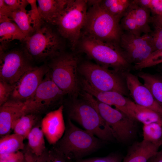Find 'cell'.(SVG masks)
<instances>
[{
	"instance_id": "6da1fadb",
	"label": "cell",
	"mask_w": 162,
	"mask_h": 162,
	"mask_svg": "<svg viewBox=\"0 0 162 162\" xmlns=\"http://www.w3.org/2000/svg\"><path fill=\"white\" fill-rule=\"evenodd\" d=\"M100 0H87L86 17L81 34L119 47L123 31L120 22L100 6Z\"/></svg>"
},
{
	"instance_id": "7a4b0ae2",
	"label": "cell",
	"mask_w": 162,
	"mask_h": 162,
	"mask_svg": "<svg viewBox=\"0 0 162 162\" xmlns=\"http://www.w3.org/2000/svg\"><path fill=\"white\" fill-rule=\"evenodd\" d=\"M101 140L91 133L75 125L68 119L64 133L53 146L69 162L82 159L100 147Z\"/></svg>"
},
{
	"instance_id": "3957f363",
	"label": "cell",
	"mask_w": 162,
	"mask_h": 162,
	"mask_svg": "<svg viewBox=\"0 0 162 162\" xmlns=\"http://www.w3.org/2000/svg\"><path fill=\"white\" fill-rule=\"evenodd\" d=\"M77 46L81 51L95 61L98 64L111 68L122 75L130 71L131 64L118 46L82 34Z\"/></svg>"
},
{
	"instance_id": "277c9868",
	"label": "cell",
	"mask_w": 162,
	"mask_h": 162,
	"mask_svg": "<svg viewBox=\"0 0 162 162\" xmlns=\"http://www.w3.org/2000/svg\"><path fill=\"white\" fill-rule=\"evenodd\" d=\"M58 34L51 25L44 22L24 41V50L29 59L45 60L51 59L62 53L63 44Z\"/></svg>"
},
{
	"instance_id": "5b68a950",
	"label": "cell",
	"mask_w": 162,
	"mask_h": 162,
	"mask_svg": "<svg viewBox=\"0 0 162 162\" xmlns=\"http://www.w3.org/2000/svg\"><path fill=\"white\" fill-rule=\"evenodd\" d=\"M82 95L110 128L115 139L125 143L134 137L136 133V120L117 109L99 101L86 92H83Z\"/></svg>"
},
{
	"instance_id": "8992f818",
	"label": "cell",
	"mask_w": 162,
	"mask_h": 162,
	"mask_svg": "<svg viewBox=\"0 0 162 162\" xmlns=\"http://www.w3.org/2000/svg\"><path fill=\"white\" fill-rule=\"evenodd\" d=\"M87 0H68L55 26L60 35L69 42L72 50L77 47L88 10Z\"/></svg>"
},
{
	"instance_id": "52a82bcc",
	"label": "cell",
	"mask_w": 162,
	"mask_h": 162,
	"mask_svg": "<svg viewBox=\"0 0 162 162\" xmlns=\"http://www.w3.org/2000/svg\"><path fill=\"white\" fill-rule=\"evenodd\" d=\"M78 71L94 88L100 91H114L127 95L128 91L123 75L98 64L85 62Z\"/></svg>"
},
{
	"instance_id": "ba28073f",
	"label": "cell",
	"mask_w": 162,
	"mask_h": 162,
	"mask_svg": "<svg viewBox=\"0 0 162 162\" xmlns=\"http://www.w3.org/2000/svg\"><path fill=\"white\" fill-rule=\"evenodd\" d=\"M78 61L73 53L62 52L51 58L47 66L51 79L65 94L74 96L78 92Z\"/></svg>"
},
{
	"instance_id": "9c48e42d",
	"label": "cell",
	"mask_w": 162,
	"mask_h": 162,
	"mask_svg": "<svg viewBox=\"0 0 162 162\" xmlns=\"http://www.w3.org/2000/svg\"><path fill=\"white\" fill-rule=\"evenodd\" d=\"M68 118L104 141L115 138L112 131L95 108L85 100H75L68 106Z\"/></svg>"
},
{
	"instance_id": "30bf717a",
	"label": "cell",
	"mask_w": 162,
	"mask_h": 162,
	"mask_svg": "<svg viewBox=\"0 0 162 162\" xmlns=\"http://www.w3.org/2000/svg\"><path fill=\"white\" fill-rule=\"evenodd\" d=\"M65 94L52 81L48 71L34 94L25 102L24 114L40 115L49 110Z\"/></svg>"
},
{
	"instance_id": "8fae6325",
	"label": "cell",
	"mask_w": 162,
	"mask_h": 162,
	"mask_svg": "<svg viewBox=\"0 0 162 162\" xmlns=\"http://www.w3.org/2000/svg\"><path fill=\"white\" fill-rule=\"evenodd\" d=\"M31 60L24 50L12 49L0 52V80L14 84L31 68Z\"/></svg>"
},
{
	"instance_id": "7c38bea8",
	"label": "cell",
	"mask_w": 162,
	"mask_h": 162,
	"mask_svg": "<svg viewBox=\"0 0 162 162\" xmlns=\"http://www.w3.org/2000/svg\"><path fill=\"white\" fill-rule=\"evenodd\" d=\"M119 47L128 62L130 64L139 63L146 59L154 51L149 34L137 36L123 32Z\"/></svg>"
},
{
	"instance_id": "4fadbf2b",
	"label": "cell",
	"mask_w": 162,
	"mask_h": 162,
	"mask_svg": "<svg viewBox=\"0 0 162 162\" xmlns=\"http://www.w3.org/2000/svg\"><path fill=\"white\" fill-rule=\"evenodd\" d=\"M48 70L47 66L43 65L26 71L14 84L10 99L25 102L34 94Z\"/></svg>"
},
{
	"instance_id": "5bb4252c",
	"label": "cell",
	"mask_w": 162,
	"mask_h": 162,
	"mask_svg": "<svg viewBox=\"0 0 162 162\" xmlns=\"http://www.w3.org/2000/svg\"><path fill=\"white\" fill-rule=\"evenodd\" d=\"M81 85L83 91L90 94L99 101L124 113L136 121L134 110L136 104L120 93L114 91L102 92L93 88L85 80H82Z\"/></svg>"
},
{
	"instance_id": "9a60e30c",
	"label": "cell",
	"mask_w": 162,
	"mask_h": 162,
	"mask_svg": "<svg viewBox=\"0 0 162 162\" xmlns=\"http://www.w3.org/2000/svg\"><path fill=\"white\" fill-rule=\"evenodd\" d=\"M123 75L128 91L135 103L162 116V107L156 101L149 89L140 82L138 77L129 72L124 73Z\"/></svg>"
},
{
	"instance_id": "2e32d148",
	"label": "cell",
	"mask_w": 162,
	"mask_h": 162,
	"mask_svg": "<svg viewBox=\"0 0 162 162\" xmlns=\"http://www.w3.org/2000/svg\"><path fill=\"white\" fill-rule=\"evenodd\" d=\"M63 109V106L61 105L56 110L47 112L41 121V128L44 136L53 146L62 138L65 131Z\"/></svg>"
},
{
	"instance_id": "e0dca14e",
	"label": "cell",
	"mask_w": 162,
	"mask_h": 162,
	"mask_svg": "<svg viewBox=\"0 0 162 162\" xmlns=\"http://www.w3.org/2000/svg\"><path fill=\"white\" fill-rule=\"evenodd\" d=\"M25 102L11 99L0 106V135L9 134L14 122L24 115Z\"/></svg>"
},
{
	"instance_id": "ac0fdd59",
	"label": "cell",
	"mask_w": 162,
	"mask_h": 162,
	"mask_svg": "<svg viewBox=\"0 0 162 162\" xmlns=\"http://www.w3.org/2000/svg\"><path fill=\"white\" fill-rule=\"evenodd\" d=\"M159 147L143 140L130 148L122 162H148L158 151Z\"/></svg>"
},
{
	"instance_id": "d6986e66",
	"label": "cell",
	"mask_w": 162,
	"mask_h": 162,
	"mask_svg": "<svg viewBox=\"0 0 162 162\" xmlns=\"http://www.w3.org/2000/svg\"><path fill=\"white\" fill-rule=\"evenodd\" d=\"M68 0H38V9L42 20L51 25L55 26L58 18Z\"/></svg>"
},
{
	"instance_id": "ffe728a7",
	"label": "cell",
	"mask_w": 162,
	"mask_h": 162,
	"mask_svg": "<svg viewBox=\"0 0 162 162\" xmlns=\"http://www.w3.org/2000/svg\"><path fill=\"white\" fill-rule=\"evenodd\" d=\"M26 37L13 21L0 24V52L8 48L11 42L17 40L24 42Z\"/></svg>"
},
{
	"instance_id": "44dd1931",
	"label": "cell",
	"mask_w": 162,
	"mask_h": 162,
	"mask_svg": "<svg viewBox=\"0 0 162 162\" xmlns=\"http://www.w3.org/2000/svg\"><path fill=\"white\" fill-rule=\"evenodd\" d=\"M41 120L40 115L24 114L14 122L12 130L14 133L22 136L25 139L32 129L40 123Z\"/></svg>"
},
{
	"instance_id": "7402d4cb",
	"label": "cell",
	"mask_w": 162,
	"mask_h": 162,
	"mask_svg": "<svg viewBox=\"0 0 162 162\" xmlns=\"http://www.w3.org/2000/svg\"><path fill=\"white\" fill-rule=\"evenodd\" d=\"M41 123L34 126L28 135L27 145L31 151L37 156H40L47 148L45 146L44 134L41 128Z\"/></svg>"
},
{
	"instance_id": "603a6c76",
	"label": "cell",
	"mask_w": 162,
	"mask_h": 162,
	"mask_svg": "<svg viewBox=\"0 0 162 162\" xmlns=\"http://www.w3.org/2000/svg\"><path fill=\"white\" fill-rule=\"evenodd\" d=\"M25 139L22 136L14 133L2 136L0 140V155L22 151L25 147Z\"/></svg>"
},
{
	"instance_id": "cb8c5ba5",
	"label": "cell",
	"mask_w": 162,
	"mask_h": 162,
	"mask_svg": "<svg viewBox=\"0 0 162 162\" xmlns=\"http://www.w3.org/2000/svg\"><path fill=\"white\" fill-rule=\"evenodd\" d=\"M144 85L150 90L153 97L162 107V77L145 72L138 74Z\"/></svg>"
},
{
	"instance_id": "d4e9b609",
	"label": "cell",
	"mask_w": 162,
	"mask_h": 162,
	"mask_svg": "<svg viewBox=\"0 0 162 162\" xmlns=\"http://www.w3.org/2000/svg\"><path fill=\"white\" fill-rule=\"evenodd\" d=\"M132 1L130 0H100V4L104 10L120 22Z\"/></svg>"
},
{
	"instance_id": "484cf974",
	"label": "cell",
	"mask_w": 162,
	"mask_h": 162,
	"mask_svg": "<svg viewBox=\"0 0 162 162\" xmlns=\"http://www.w3.org/2000/svg\"><path fill=\"white\" fill-rule=\"evenodd\" d=\"M10 18L18 26L26 38L34 32L28 11L26 8L12 12Z\"/></svg>"
},
{
	"instance_id": "4316f807",
	"label": "cell",
	"mask_w": 162,
	"mask_h": 162,
	"mask_svg": "<svg viewBox=\"0 0 162 162\" xmlns=\"http://www.w3.org/2000/svg\"><path fill=\"white\" fill-rule=\"evenodd\" d=\"M143 135V140L160 147L162 145V124L156 122L144 124Z\"/></svg>"
},
{
	"instance_id": "83f0119b",
	"label": "cell",
	"mask_w": 162,
	"mask_h": 162,
	"mask_svg": "<svg viewBox=\"0 0 162 162\" xmlns=\"http://www.w3.org/2000/svg\"><path fill=\"white\" fill-rule=\"evenodd\" d=\"M135 17L138 28L142 33L149 34L152 31L149 25L150 11L147 9L137 4L132 0Z\"/></svg>"
},
{
	"instance_id": "f1b7e54d",
	"label": "cell",
	"mask_w": 162,
	"mask_h": 162,
	"mask_svg": "<svg viewBox=\"0 0 162 162\" xmlns=\"http://www.w3.org/2000/svg\"><path fill=\"white\" fill-rule=\"evenodd\" d=\"M134 113L136 121L143 125L155 122L162 124V116L152 110L136 104Z\"/></svg>"
},
{
	"instance_id": "f546056e",
	"label": "cell",
	"mask_w": 162,
	"mask_h": 162,
	"mask_svg": "<svg viewBox=\"0 0 162 162\" xmlns=\"http://www.w3.org/2000/svg\"><path fill=\"white\" fill-rule=\"evenodd\" d=\"M132 1L124 16L121 19L120 24L122 30L137 36H141V32L137 26Z\"/></svg>"
},
{
	"instance_id": "4dcf8cb0",
	"label": "cell",
	"mask_w": 162,
	"mask_h": 162,
	"mask_svg": "<svg viewBox=\"0 0 162 162\" xmlns=\"http://www.w3.org/2000/svg\"><path fill=\"white\" fill-rule=\"evenodd\" d=\"M162 63V49L153 52L145 60L134 64V68L140 70Z\"/></svg>"
},
{
	"instance_id": "1f68e13d",
	"label": "cell",
	"mask_w": 162,
	"mask_h": 162,
	"mask_svg": "<svg viewBox=\"0 0 162 162\" xmlns=\"http://www.w3.org/2000/svg\"><path fill=\"white\" fill-rule=\"evenodd\" d=\"M138 5L147 9L153 16H162V0H134Z\"/></svg>"
},
{
	"instance_id": "d6a6232c",
	"label": "cell",
	"mask_w": 162,
	"mask_h": 162,
	"mask_svg": "<svg viewBox=\"0 0 162 162\" xmlns=\"http://www.w3.org/2000/svg\"><path fill=\"white\" fill-rule=\"evenodd\" d=\"M31 6V10L28 11L30 19L34 31L39 28L44 21L42 20L38 11L36 2L34 0H27Z\"/></svg>"
},
{
	"instance_id": "836d02e7",
	"label": "cell",
	"mask_w": 162,
	"mask_h": 162,
	"mask_svg": "<svg viewBox=\"0 0 162 162\" xmlns=\"http://www.w3.org/2000/svg\"><path fill=\"white\" fill-rule=\"evenodd\" d=\"M14 87V84L0 80V106L10 99Z\"/></svg>"
},
{
	"instance_id": "e575fe53",
	"label": "cell",
	"mask_w": 162,
	"mask_h": 162,
	"mask_svg": "<svg viewBox=\"0 0 162 162\" xmlns=\"http://www.w3.org/2000/svg\"><path fill=\"white\" fill-rule=\"evenodd\" d=\"M44 162H69L64 154L53 146L47 151Z\"/></svg>"
},
{
	"instance_id": "d590c367",
	"label": "cell",
	"mask_w": 162,
	"mask_h": 162,
	"mask_svg": "<svg viewBox=\"0 0 162 162\" xmlns=\"http://www.w3.org/2000/svg\"><path fill=\"white\" fill-rule=\"evenodd\" d=\"M69 162H121V159L117 154H111L104 157L82 158Z\"/></svg>"
},
{
	"instance_id": "8d00e7d4",
	"label": "cell",
	"mask_w": 162,
	"mask_h": 162,
	"mask_svg": "<svg viewBox=\"0 0 162 162\" xmlns=\"http://www.w3.org/2000/svg\"><path fill=\"white\" fill-rule=\"evenodd\" d=\"M48 149L40 156H37L33 153L28 148L27 145L22 151L24 154V158L22 162H44Z\"/></svg>"
},
{
	"instance_id": "74e56055",
	"label": "cell",
	"mask_w": 162,
	"mask_h": 162,
	"mask_svg": "<svg viewBox=\"0 0 162 162\" xmlns=\"http://www.w3.org/2000/svg\"><path fill=\"white\" fill-rule=\"evenodd\" d=\"M154 27V30L149 34L154 51L162 49V28Z\"/></svg>"
},
{
	"instance_id": "f35d334b",
	"label": "cell",
	"mask_w": 162,
	"mask_h": 162,
	"mask_svg": "<svg viewBox=\"0 0 162 162\" xmlns=\"http://www.w3.org/2000/svg\"><path fill=\"white\" fill-rule=\"evenodd\" d=\"M0 162H22L24 154L22 151L0 155Z\"/></svg>"
},
{
	"instance_id": "ab89813d",
	"label": "cell",
	"mask_w": 162,
	"mask_h": 162,
	"mask_svg": "<svg viewBox=\"0 0 162 162\" xmlns=\"http://www.w3.org/2000/svg\"><path fill=\"white\" fill-rule=\"evenodd\" d=\"M4 1L12 12L26 8V6L29 4L27 0H4Z\"/></svg>"
},
{
	"instance_id": "60d3db41",
	"label": "cell",
	"mask_w": 162,
	"mask_h": 162,
	"mask_svg": "<svg viewBox=\"0 0 162 162\" xmlns=\"http://www.w3.org/2000/svg\"><path fill=\"white\" fill-rule=\"evenodd\" d=\"M12 12L9 7L5 3L4 0H0V15L10 18Z\"/></svg>"
},
{
	"instance_id": "b9f144b4",
	"label": "cell",
	"mask_w": 162,
	"mask_h": 162,
	"mask_svg": "<svg viewBox=\"0 0 162 162\" xmlns=\"http://www.w3.org/2000/svg\"><path fill=\"white\" fill-rule=\"evenodd\" d=\"M149 23L153 24L154 27L162 28V16H152L149 19Z\"/></svg>"
},
{
	"instance_id": "7bdbcfd3",
	"label": "cell",
	"mask_w": 162,
	"mask_h": 162,
	"mask_svg": "<svg viewBox=\"0 0 162 162\" xmlns=\"http://www.w3.org/2000/svg\"><path fill=\"white\" fill-rule=\"evenodd\" d=\"M149 162H162V150L156 154L149 160Z\"/></svg>"
},
{
	"instance_id": "ee69618b",
	"label": "cell",
	"mask_w": 162,
	"mask_h": 162,
	"mask_svg": "<svg viewBox=\"0 0 162 162\" xmlns=\"http://www.w3.org/2000/svg\"><path fill=\"white\" fill-rule=\"evenodd\" d=\"M159 66L158 67V70L159 71L161 74H162V63L159 64Z\"/></svg>"
},
{
	"instance_id": "f6af8a7d",
	"label": "cell",
	"mask_w": 162,
	"mask_h": 162,
	"mask_svg": "<svg viewBox=\"0 0 162 162\" xmlns=\"http://www.w3.org/2000/svg\"><path fill=\"white\" fill-rule=\"evenodd\" d=\"M148 162H149V160H148Z\"/></svg>"
}]
</instances>
